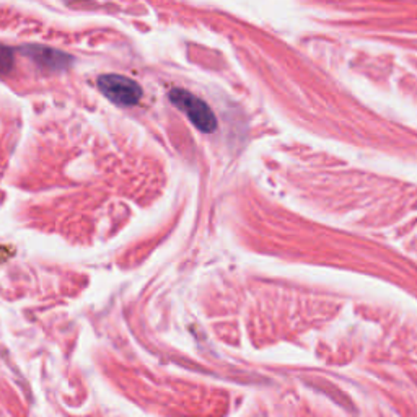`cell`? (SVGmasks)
<instances>
[{"instance_id": "obj_1", "label": "cell", "mask_w": 417, "mask_h": 417, "mask_svg": "<svg viewBox=\"0 0 417 417\" xmlns=\"http://www.w3.org/2000/svg\"><path fill=\"white\" fill-rule=\"evenodd\" d=\"M171 99V103L175 107L183 111L184 114L188 116V119L196 126L199 131L203 132H214L215 128H217V119L212 113L207 104H205L203 99L198 98L196 95L186 92V90L181 88H175L171 90L170 95H168Z\"/></svg>"}, {"instance_id": "obj_2", "label": "cell", "mask_w": 417, "mask_h": 417, "mask_svg": "<svg viewBox=\"0 0 417 417\" xmlns=\"http://www.w3.org/2000/svg\"><path fill=\"white\" fill-rule=\"evenodd\" d=\"M97 85L109 102L118 107H134L140 102L142 88L135 80L129 77L118 75V73H107L99 75Z\"/></svg>"}, {"instance_id": "obj_3", "label": "cell", "mask_w": 417, "mask_h": 417, "mask_svg": "<svg viewBox=\"0 0 417 417\" xmlns=\"http://www.w3.org/2000/svg\"><path fill=\"white\" fill-rule=\"evenodd\" d=\"M20 51H23V54L30 56L41 67L49 68V71H64V68L71 67L73 62V57L68 56L67 52L41 44H26L20 47Z\"/></svg>"}, {"instance_id": "obj_4", "label": "cell", "mask_w": 417, "mask_h": 417, "mask_svg": "<svg viewBox=\"0 0 417 417\" xmlns=\"http://www.w3.org/2000/svg\"><path fill=\"white\" fill-rule=\"evenodd\" d=\"M15 64V52L12 47L0 44V77L8 75Z\"/></svg>"}]
</instances>
